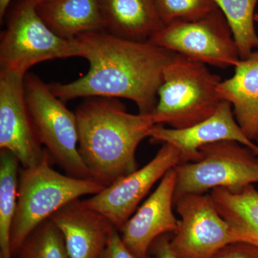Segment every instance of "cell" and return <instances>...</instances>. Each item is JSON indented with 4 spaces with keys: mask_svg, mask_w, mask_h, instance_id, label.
Returning a JSON list of instances; mask_svg holds the SVG:
<instances>
[{
    "mask_svg": "<svg viewBox=\"0 0 258 258\" xmlns=\"http://www.w3.org/2000/svg\"><path fill=\"white\" fill-rule=\"evenodd\" d=\"M176 176L174 168L166 172L157 189L119 230L123 243L139 258H149L154 241L174 233L179 222L173 212Z\"/></svg>",
    "mask_w": 258,
    "mask_h": 258,
    "instance_id": "13",
    "label": "cell"
},
{
    "mask_svg": "<svg viewBox=\"0 0 258 258\" xmlns=\"http://www.w3.org/2000/svg\"><path fill=\"white\" fill-rule=\"evenodd\" d=\"M86 56L79 38L66 40L54 33L35 7L18 5L0 42L1 69L26 76L32 66L54 59Z\"/></svg>",
    "mask_w": 258,
    "mask_h": 258,
    "instance_id": "7",
    "label": "cell"
},
{
    "mask_svg": "<svg viewBox=\"0 0 258 258\" xmlns=\"http://www.w3.org/2000/svg\"><path fill=\"white\" fill-rule=\"evenodd\" d=\"M179 227L170 239L176 258H212L227 244L238 242L217 210L211 195L189 194L174 199Z\"/></svg>",
    "mask_w": 258,
    "mask_h": 258,
    "instance_id": "9",
    "label": "cell"
},
{
    "mask_svg": "<svg viewBox=\"0 0 258 258\" xmlns=\"http://www.w3.org/2000/svg\"><path fill=\"white\" fill-rule=\"evenodd\" d=\"M170 239L169 234H164L154 241L149 249L154 258H176L171 248Z\"/></svg>",
    "mask_w": 258,
    "mask_h": 258,
    "instance_id": "25",
    "label": "cell"
},
{
    "mask_svg": "<svg viewBox=\"0 0 258 258\" xmlns=\"http://www.w3.org/2000/svg\"><path fill=\"white\" fill-rule=\"evenodd\" d=\"M77 38L84 47L89 69L73 82L48 84L55 96L64 102L92 97L126 98L137 104L139 113H154L164 69L175 52L150 41L113 36L105 30Z\"/></svg>",
    "mask_w": 258,
    "mask_h": 258,
    "instance_id": "1",
    "label": "cell"
},
{
    "mask_svg": "<svg viewBox=\"0 0 258 258\" xmlns=\"http://www.w3.org/2000/svg\"><path fill=\"white\" fill-rule=\"evenodd\" d=\"M210 195L238 242H247L258 248V190L254 185L237 190L216 188Z\"/></svg>",
    "mask_w": 258,
    "mask_h": 258,
    "instance_id": "18",
    "label": "cell"
},
{
    "mask_svg": "<svg viewBox=\"0 0 258 258\" xmlns=\"http://www.w3.org/2000/svg\"><path fill=\"white\" fill-rule=\"evenodd\" d=\"M11 0H0V18L3 19V17L8 10Z\"/></svg>",
    "mask_w": 258,
    "mask_h": 258,
    "instance_id": "26",
    "label": "cell"
},
{
    "mask_svg": "<svg viewBox=\"0 0 258 258\" xmlns=\"http://www.w3.org/2000/svg\"><path fill=\"white\" fill-rule=\"evenodd\" d=\"M25 99L39 140L68 175L93 179L79 152L76 113L70 111L36 75L27 74Z\"/></svg>",
    "mask_w": 258,
    "mask_h": 258,
    "instance_id": "5",
    "label": "cell"
},
{
    "mask_svg": "<svg viewBox=\"0 0 258 258\" xmlns=\"http://www.w3.org/2000/svg\"><path fill=\"white\" fill-rule=\"evenodd\" d=\"M149 41L220 69L235 67L241 60L230 25L220 9L196 21L166 25Z\"/></svg>",
    "mask_w": 258,
    "mask_h": 258,
    "instance_id": "8",
    "label": "cell"
},
{
    "mask_svg": "<svg viewBox=\"0 0 258 258\" xmlns=\"http://www.w3.org/2000/svg\"><path fill=\"white\" fill-rule=\"evenodd\" d=\"M35 10L54 33L66 40L103 30L99 0H45Z\"/></svg>",
    "mask_w": 258,
    "mask_h": 258,
    "instance_id": "17",
    "label": "cell"
},
{
    "mask_svg": "<svg viewBox=\"0 0 258 258\" xmlns=\"http://www.w3.org/2000/svg\"><path fill=\"white\" fill-rule=\"evenodd\" d=\"M220 76L206 64L176 54L166 66L153 114L158 124L185 128L211 116L222 101L217 93Z\"/></svg>",
    "mask_w": 258,
    "mask_h": 258,
    "instance_id": "4",
    "label": "cell"
},
{
    "mask_svg": "<svg viewBox=\"0 0 258 258\" xmlns=\"http://www.w3.org/2000/svg\"><path fill=\"white\" fill-rule=\"evenodd\" d=\"M100 258H139L135 254L129 250L128 247L123 243L120 237L119 231L117 229H114L108 244H107L106 249L102 253ZM149 258H152L149 257Z\"/></svg>",
    "mask_w": 258,
    "mask_h": 258,
    "instance_id": "24",
    "label": "cell"
},
{
    "mask_svg": "<svg viewBox=\"0 0 258 258\" xmlns=\"http://www.w3.org/2000/svg\"><path fill=\"white\" fill-rule=\"evenodd\" d=\"M254 21L257 22L258 23V14H256L254 15Z\"/></svg>",
    "mask_w": 258,
    "mask_h": 258,
    "instance_id": "28",
    "label": "cell"
},
{
    "mask_svg": "<svg viewBox=\"0 0 258 258\" xmlns=\"http://www.w3.org/2000/svg\"><path fill=\"white\" fill-rule=\"evenodd\" d=\"M18 159L8 151L0 150V258H13L11 234L17 203Z\"/></svg>",
    "mask_w": 258,
    "mask_h": 258,
    "instance_id": "19",
    "label": "cell"
},
{
    "mask_svg": "<svg viewBox=\"0 0 258 258\" xmlns=\"http://www.w3.org/2000/svg\"><path fill=\"white\" fill-rule=\"evenodd\" d=\"M235 68L234 76L220 82L217 93L222 101L231 103L247 138L258 142V50Z\"/></svg>",
    "mask_w": 258,
    "mask_h": 258,
    "instance_id": "16",
    "label": "cell"
},
{
    "mask_svg": "<svg viewBox=\"0 0 258 258\" xmlns=\"http://www.w3.org/2000/svg\"><path fill=\"white\" fill-rule=\"evenodd\" d=\"M200 153L198 161L180 163L174 167V199L216 188L237 190L258 184V157L249 148L221 141L203 146Z\"/></svg>",
    "mask_w": 258,
    "mask_h": 258,
    "instance_id": "6",
    "label": "cell"
},
{
    "mask_svg": "<svg viewBox=\"0 0 258 258\" xmlns=\"http://www.w3.org/2000/svg\"><path fill=\"white\" fill-rule=\"evenodd\" d=\"M63 236L70 258H100L112 232V222L90 208L84 200H74L50 217Z\"/></svg>",
    "mask_w": 258,
    "mask_h": 258,
    "instance_id": "14",
    "label": "cell"
},
{
    "mask_svg": "<svg viewBox=\"0 0 258 258\" xmlns=\"http://www.w3.org/2000/svg\"><path fill=\"white\" fill-rule=\"evenodd\" d=\"M153 144H169L179 152L181 163L193 162L200 159V149L207 144L232 141L249 148L258 157V145L249 140L234 115L232 105L222 101L207 119L185 128H166L154 125L149 134Z\"/></svg>",
    "mask_w": 258,
    "mask_h": 258,
    "instance_id": "12",
    "label": "cell"
},
{
    "mask_svg": "<svg viewBox=\"0 0 258 258\" xmlns=\"http://www.w3.org/2000/svg\"><path fill=\"white\" fill-rule=\"evenodd\" d=\"M79 152L93 179L109 186L138 169L136 152L158 124L155 115L131 114L116 98H86L76 111Z\"/></svg>",
    "mask_w": 258,
    "mask_h": 258,
    "instance_id": "2",
    "label": "cell"
},
{
    "mask_svg": "<svg viewBox=\"0 0 258 258\" xmlns=\"http://www.w3.org/2000/svg\"><path fill=\"white\" fill-rule=\"evenodd\" d=\"M45 0H22L21 4L30 5L32 7H36L37 5L42 3Z\"/></svg>",
    "mask_w": 258,
    "mask_h": 258,
    "instance_id": "27",
    "label": "cell"
},
{
    "mask_svg": "<svg viewBox=\"0 0 258 258\" xmlns=\"http://www.w3.org/2000/svg\"><path fill=\"white\" fill-rule=\"evenodd\" d=\"M180 163L179 151L171 144H162L147 164L84 200L85 203L104 215L119 231L154 184Z\"/></svg>",
    "mask_w": 258,
    "mask_h": 258,
    "instance_id": "10",
    "label": "cell"
},
{
    "mask_svg": "<svg viewBox=\"0 0 258 258\" xmlns=\"http://www.w3.org/2000/svg\"><path fill=\"white\" fill-rule=\"evenodd\" d=\"M103 30L113 36L149 41L164 28L155 0H99Z\"/></svg>",
    "mask_w": 258,
    "mask_h": 258,
    "instance_id": "15",
    "label": "cell"
},
{
    "mask_svg": "<svg viewBox=\"0 0 258 258\" xmlns=\"http://www.w3.org/2000/svg\"><path fill=\"white\" fill-rule=\"evenodd\" d=\"M25 76L0 70V149L8 151L23 168L39 164L47 155L39 140L25 99Z\"/></svg>",
    "mask_w": 258,
    "mask_h": 258,
    "instance_id": "11",
    "label": "cell"
},
{
    "mask_svg": "<svg viewBox=\"0 0 258 258\" xmlns=\"http://www.w3.org/2000/svg\"><path fill=\"white\" fill-rule=\"evenodd\" d=\"M212 258H258V248L247 242H233L220 249Z\"/></svg>",
    "mask_w": 258,
    "mask_h": 258,
    "instance_id": "23",
    "label": "cell"
},
{
    "mask_svg": "<svg viewBox=\"0 0 258 258\" xmlns=\"http://www.w3.org/2000/svg\"><path fill=\"white\" fill-rule=\"evenodd\" d=\"M14 257L70 258L63 236L50 219L32 231Z\"/></svg>",
    "mask_w": 258,
    "mask_h": 258,
    "instance_id": "21",
    "label": "cell"
},
{
    "mask_svg": "<svg viewBox=\"0 0 258 258\" xmlns=\"http://www.w3.org/2000/svg\"><path fill=\"white\" fill-rule=\"evenodd\" d=\"M49 153L39 164L19 171L18 203L11 234L13 256L35 228L60 209L106 186L93 179L62 174L52 169Z\"/></svg>",
    "mask_w": 258,
    "mask_h": 258,
    "instance_id": "3",
    "label": "cell"
},
{
    "mask_svg": "<svg viewBox=\"0 0 258 258\" xmlns=\"http://www.w3.org/2000/svg\"><path fill=\"white\" fill-rule=\"evenodd\" d=\"M225 15L238 47L241 60L258 50V36L254 29V9L258 0H215Z\"/></svg>",
    "mask_w": 258,
    "mask_h": 258,
    "instance_id": "20",
    "label": "cell"
},
{
    "mask_svg": "<svg viewBox=\"0 0 258 258\" xmlns=\"http://www.w3.org/2000/svg\"><path fill=\"white\" fill-rule=\"evenodd\" d=\"M164 26L196 21L218 10L215 0H155Z\"/></svg>",
    "mask_w": 258,
    "mask_h": 258,
    "instance_id": "22",
    "label": "cell"
}]
</instances>
